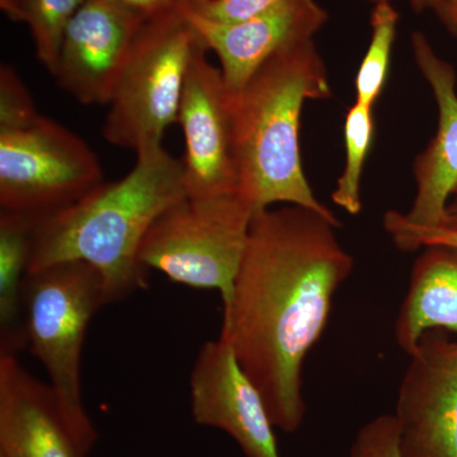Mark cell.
Segmentation results:
<instances>
[{"label":"cell","instance_id":"6da1fadb","mask_svg":"<svg viewBox=\"0 0 457 457\" xmlns=\"http://www.w3.org/2000/svg\"><path fill=\"white\" fill-rule=\"evenodd\" d=\"M339 227V220L295 204L255 213L233 299L224 306L220 337L284 432L302 426L303 361L353 270L336 236Z\"/></svg>","mask_w":457,"mask_h":457},{"label":"cell","instance_id":"7a4b0ae2","mask_svg":"<svg viewBox=\"0 0 457 457\" xmlns=\"http://www.w3.org/2000/svg\"><path fill=\"white\" fill-rule=\"evenodd\" d=\"M187 196L185 165L163 146L137 153L121 179L101 183L78 203L38 221L29 272L59 262L92 264L104 278L107 303L147 287L141 243L155 219Z\"/></svg>","mask_w":457,"mask_h":457},{"label":"cell","instance_id":"3957f363","mask_svg":"<svg viewBox=\"0 0 457 457\" xmlns=\"http://www.w3.org/2000/svg\"><path fill=\"white\" fill-rule=\"evenodd\" d=\"M330 97L326 64L312 38L278 51L231 95L237 192L254 215L285 204L338 220L315 197L300 147L303 104Z\"/></svg>","mask_w":457,"mask_h":457},{"label":"cell","instance_id":"277c9868","mask_svg":"<svg viewBox=\"0 0 457 457\" xmlns=\"http://www.w3.org/2000/svg\"><path fill=\"white\" fill-rule=\"evenodd\" d=\"M104 305V278L87 262H59L27 273V347L49 375L57 408L80 457L88 456L98 440L83 403V345L90 319Z\"/></svg>","mask_w":457,"mask_h":457},{"label":"cell","instance_id":"5b68a950","mask_svg":"<svg viewBox=\"0 0 457 457\" xmlns=\"http://www.w3.org/2000/svg\"><path fill=\"white\" fill-rule=\"evenodd\" d=\"M203 42L179 0L147 18L108 104L102 129L107 143L135 153L162 145L177 122L186 75Z\"/></svg>","mask_w":457,"mask_h":457},{"label":"cell","instance_id":"8992f818","mask_svg":"<svg viewBox=\"0 0 457 457\" xmlns=\"http://www.w3.org/2000/svg\"><path fill=\"white\" fill-rule=\"evenodd\" d=\"M253 216L237 194L186 196L153 222L141 243L140 263L177 284L218 290L224 308L233 299Z\"/></svg>","mask_w":457,"mask_h":457},{"label":"cell","instance_id":"52a82bcc","mask_svg":"<svg viewBox=\"0 0 457 457\" xmlns=\"http://www.w3.org/2000/svg\"><path fill=\"white\" fill-rule=\"evenodd\" d=\"M104 183L97 154L75 132L49 117L0 131L2 212L47 218Z\"/></svg>","mask_w":457,"mask_h":457},{"label":"cell","instance_id":"ba28073f","mask_svg":"<svg viewBox=\"0 0 457 457\" xmlns=\"http://www.w3.org/2000/svg\"><path fill=\"white\" fill-rule=\"evenodd\" d=\"M411 50L420 74L435 96L438 128L425 152L414 161L417 195L411 210L385 215V230L398 248L417 231L449 227L455 222L449 201L457 191L456 71L437 55L422 32L411 35Z\"/></svg>","mask_w":457,"mask_h":457},{"label":"cell","instance_id":"9c48e42d","mask_svg":"<svg viewBox=\"0 0 457 457\" xmlns=\"http://www.w3.org/2000/svg\"><path fill=\"white\" fill-rule=\"evenodd\" d=\"M207 51L204 42L195 51L177 117L185 137L188 197L237 194L231 95Z\"/></svg>","mask_w":457,"mask_h":457},{"label":"cell","instance_id":"30bf717a","mask_svg":"<svg viewBox=\"0 0 457 457\" xmlns=\"http://www.w3.org/2000/svg\"><path fill=\"white\" fill-rule=\"evenodd\" d=\"M149 17L116 0H86L66 26L54 75L82 104H108Z\"/></svg>","mask_w":457,"mask_h":457},{"label":"cell","instance_id":"8fae6325","mask_svg":"<svg viewBox=\"0 0 457 457\" xmlns=\"http://www.w3.org/2000/svg\"><path fill=\"white\" fill-rule=\"evenodd\" d=\"M396 402L405 457H457V341L425 333L409 354Z\"/></svg>","mask_w":457,"mask_h":457},{"label":"cell","instance_id":"7c38bea8","mask_svg":"<svg viewBox=\"0 0 457 457\" xmlns=\"http://www.w3.org/2000/svg\"><path fill=\"white\" fill-rule=\"evenodd\" d=\"M189 395L198 425L227 432L246 457H281L266 403L227 339L219 336L198 351Z\"/></svg>","mask_w":457,"mask_h":457},{"label":"cell","instance_id":"4fadbf2b","mask_svg":"<svg viewBox=\"0 0 457 457\" xmlns=\"http://www.w3.org/2000/svg\"><path fill=\"white\" fill-rule=\"evenodd\" d=\"M180 5L207 50L220 60L224 82L233 96L270 57L297 42L312 40L328 21L317 0H287L266 13L234 23L212 22L192 12L185 2Z\"/></svg>","mask_w":457,"mask_h":457},{"label":"cell","instance_id":"5bb4252c","mask_svg":"<svg viewBox=\"0 0 457 457\" xmlns=\"http://www.w3.org/2000/svg\"><path fill=\"white\" fill-rule=\"evenodd\" d=\"M0 457H80L49 384L0 356Z\"/></svg>","mask_w":457,"mask_h":457},{"label":"cell","instance_id":"9a60e30c","mask_svg":"<svg viewBox=\"0 0 457 457\" xmlns=\"http://www.w3.org/2000/svg\"><path fill=\"white\" fill-rule=\"evenodd\" d=\"M436 329L457 335V248L453 246H425L414 262L396 319V342L411 354L423 335Z\"/></svg>","mask_w":457,"mask_h":457},{"label":"cell","instance_id":"2e32d148","mask_svg":"<svg viewBox=\"0 0 457 457\" xmlns=\"http://www.w3.org/2000/svg\"><path fill=\"white\" fill-rule=\"evenodd\" d=\"M40 219L0 212V356H17L27 347L23 287Z\"/></svg>","mask_w":457,"mask_h":457},{"label":"cell","instance_id":"e0dca14e","mask_svg":"<svg viewBox=\"0 0 457 457\" xmlns=\"http://www.w3.org/2000/svg\"><path fill=\"white\" fill-rule=\"evenodd\" d=\"M374 134V107L354 102L345 121V164L332 194L333 203L351 215H357L362 209L361 180Z\"/></svg>","mask_w":457,"mask_h":457},{"label":"cell","instance_id":"ac0fdd59","mask_svg":"<svg viewBox=\"0 0 457 457\" xmlns=\"http://www.w3.org/2000/svg\"><path fill=\"white\" fill-rule=\"evenodd\" d=\"M399 14L390 3L376 4L371 13V40L354 82L356 102L374 107L389 73Z\"/></svg>","mask_w":457,"mask_h":457},{"label":"cell","instance_id":"d6986e66","mask_svg":"<svg viewBox=\"0 0 457 457\" xmlns=\"http://www.w3.org/2000/svg\"><path fill=\"white\" fill-rule=\"evenodd\" d=\"M86 0H23V20L31 31L36 55L51 74L55 71L62 36Z\"/></svg>","mask_w":457,"mask_h":457},{"label":"cell","instance_id":"ffe728a7","mask_svg":"<svg viewBox=\"0 0 457 457\" xmlns=\"http://www.w3.org/2000/svg\"><path fill=\"white\" fill-rule=\"evenodd\" d=\"M31 93L11 65L0 68V131L18 130L37 120Z\"/></svg>","mask_w":457,"mask_h":457},{"label":"cell","instance_id":"44dd1931","mask_svg":"<svg viewBox=\"0 0 457 457\" xmlns=\"http://www.w3.org/2000/svg\"><path fill=\"white\" fill-rule=\"evenodd\" d=\"M348 457H405L395 416L383 414L366 423L357 433Z\"/></svg>","mask_w":457,"mask_h":457},{"label":"cell","instance_id":"7402d4cb","mask_svg":"<svg viewBox=\"0 0 457 457\" xmlns=\"http://www.w3.org/2000/svg\"><path fill=\"white\" fill-rule=\"evenodd\" d=\"M287 0H204L185 2L198 16L219 23H234L260 16Z\"/></svg>","mask_w":457,"mask_h":457},{"label":"cell","instance_id":"603a6c76","mask_svg":"<svg viewBox=\"0 0 457 457\" xmlns=\"http://www.w3.org/2000/svg\"><path fill=\"white\" fill-rule=\"evenodd\" d=\"M429 245H446L457 248V224L449 227L420 230L408 237L399 249L413 252Z\"/></svg>","mask_w":457,"mask_h":457},{"label":"cell","instance_id":"cb8c5ba5","mask_svg":"<svg viewBox=\"0 0 457 457\" xmlns=\"http://www.w3.org/2000/svg\"><path fill=\"white\" fill-rule=\"evenodd\" d=\"M428 9L457 41V0H429Z\"/></svg>","mask_w":457,"mask_h":457},{"label":"cell","instance_id":"d4e9b609","mask_svg":"<svg viewBox=\"0 0 457 457\" xmlns=\"http://www.w3.org/2000/svg\"><path fill=\"white\" fill-rule=\"evenodd\" d=\"M116 2L140 12L144 16L153 17L167 11L177 0H116Z\"/></svg>","mask_w":457,"mask_h":457},{"label":"cell","instance_id":"484cf974","mask_svg":"<svg viewBox=\"0 0 457 457\" xmlns=\"http://www.w3.org/2000/svg\"><path fill=\"white\" fill-rule=\"evenodd\" d=\"M0 8L12 21L22 22L23 0H0Z\"/></svg>","mask_w":457,"mask_h":457},{"label":"cell","instance_id":"4316f807","mask_svg":"<svg viewBox=\"0 0 457 457\" xmlns=\"http://www.w3.org/2000/svg\"><path fill=\"white\" fill-rule=\"evenodd\" d=\"M370 3H374V4H380V3H390L392 0H368ZM428 2L429 0H409L411 3V8L416 12H423L426 9H428Z\"/></svg>","mask_w":457,"mask_h":457},{"label":"cell","instance_id":"83f0119b","mask_svg":"<svg viewBox=\"0 0 457 457\" xmlns=\"http://www.w3.org/2000/svg\"><path fill=\"white\" fill-rule=\"evenodd\" d=\"M180 2H204V0H180Z\"/></svg>","mask_w":457,"mask_h":457},{"label":"cell","instance_id":"f1b7e54d","mask_svg":"<svg viewBox=\"0 0 457 457\" xmlns=\"http://www.w3.org/2000/svg\"><path fill=\"white\" fill-rule=\"evenodd\" d=\"M455 195H456V196H457V191H456V194H455Z\"/></svg>","mask_w":457,"mask_h":457}]
</instances>
